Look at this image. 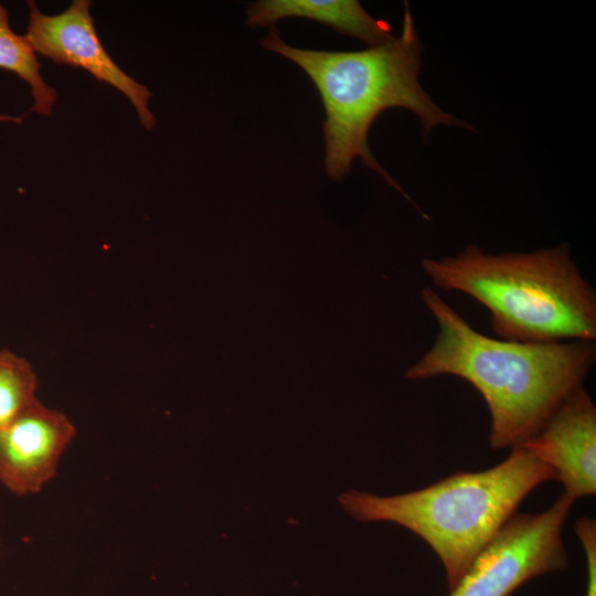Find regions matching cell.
Here are the masks:
<instances>
[{
    "label": "cell",
    "instance_id": "obj_1",
    "mask_svg": "<svg viewBox=\"0 0 596 596\" xmlns=\"http://www.w3.org/2000/svg\"><path fill=\"white\" fill-rule=\"evenodd\" d=\"M422 300L438 324L432 348L406 372L408 380L454 375L482 395L490 416L493 450L534 437L595 363V341L521 343L475 330L430 287Z\"/></svg>",
    "mask_w": 596,
    "mask_h": 596
},
{
    "label": "cell",
    "instance_id": "obj_2",
    "mask_svg": "<svg viewBox=\"0 0 596 596\" xmlns=\"http://www.w3.org/2000/svg\"><path fill=\"white\" fill-rule=\"evenodd\" d=\"M262 46L296 63L317 87L326 111L324 169L333 181H341L359 158L411 201L374 158L368 142L373 121L389 108L402 107L416 114L425 138L440 124L472 129L468 123L441 110L422 88V44L407 2L401 35L362 51L294 47L275 26H270Z\"/></svg>",
    "mask_w": 596,
    "mask_h": 596
},
{
    "label": "cell",
    "instance_id": "obj_3",
    "mask_svg": "<svg viewBox=\"0 0 596 596\" xmlns=\"http://www.w3.org/2000/svg\"><path fill=\"white\" fill-rule=\"evenodd\" d=\"M422 268L436 287L483 305L502 340H596L595 290L572 260L567 244L503 254L468 245L456 256L424 258Z\"/></svg>",
    "mask_w": 596,
    "mask_h": 596
},
{
    "label": "cell",
    "instance_id": "obj_4",
    "mask_svg": "<svg viewBox=\"0 0 596 596\" xmlns=\"http://www.w3.org/2000/svg\"><path fill=\"white\" fill-rule=\"evenodd\" d=\"M555 471L523 446L499 465L457 472L421 490L394 497L342 493L343 509L359 521H391L422 538L437 554L453 589L478 554L517 513L523 499Z\"/></svg>",
    "mask_w": 596,
    "mask_h": 596
},
{
    "label": "cell",
    "instance_id": "obj_5",
    "mask_svg": "<svg viewBox=\"0 0 596 596\" xmlns=\"http://www.w3.org/2000/svg\"><path fill=\"white\" fill-rule=\"evenodd\" d=\"M574 501L563 493L542 513H515L449 596H509L533 577L566 568L562 530Z\"/></svg>",
    "mask_w": 596,
    "mask_h": 596
},
{
    "label": "cell",
    "instance_id": "obj_6",
    "mask_svg": "<svg viewBox=\"0 0 596 596\" xmlns=\"http://www.w3.org/2000/svg\"><path fill=\"white\" fill-rule=\"evenodd\" d=\"M28 6L25 38L35 53L60 65L83 68L98 82L115 87L131 102L146 129L156 126L148 106L152 93L125 73L107 53L94 25L91 1L74 0L55 15L42 13L34 1H28Z\"/></svg>",
    "mask_w": 596,
    "mask_h": 596
},
{
    "label": "cell",
    "instance_id": "obj_7",
    "mask_svg": "<svg viewBox=\"0 0 596 596\" xmlns=\"http://www.w3.org/2000/svg\"><path fill=\"white\" fill-rule=\"evenodd\" d=\"M74 436L70 419L38 400L0 427V483L18 496L40 492Z\"/></svg>",
    "mask_w": 596,
    "mask_h": 596
},
{
    "label": "cell",
    "instance_id": "obj_8",
    "mask_svg": "<svg viewBox=\"0 0 596 596\" xmlns=\"http://www.w3.org/2000/svg\"><path fill=\"white\" fill-rule=\"evenodd\" d=\"M550 466L574 500L596 492V407L582 386L522 445Z\"/></svg>",
    "mask_w": 596,
    "mask_h": 596
},
{
    "label": "cell",
    "instance_id": "obj_9",
    "mask_svg": "<svg viewBox=\"0 0 596 596\" xmlns=\"http://www.w3.org/2000/svg\"><path fill=\"white\" fill-rule=\"evenodd\" d=\"M291 17L320 22L370 46L394 39L387 21L374 19L356 0H259L247 8L246 23L251 28L274 26Z\"/></svg>",
    "mask_w": 596,
    "mask_h": 596
},
{
    "label": "cell",
    "instance_id": "obj_10",
    "mask_svg": "<svg viewBox=\"0 0 596 596\" xmlns=\"http://www.w3.org/2000/svg\"><path fill=\"white\" fill-rule=\"evenodd\" d=\"M0 68L10 71L23 79L31 89V111L50 116L57 100L56 91L43 79L36 53L25 35L15 34L9 23V13L0 3Z\"/></svg>",
    "mask_w": 596,
    "mask_h": 596
},
{
    "label": "cell",
    "instance_id": "obj_11",
    "mask_svg": "<svg viewBox=\"0 0 596 596\" xmlns=\"http://www.w3.org/2000/svg\"><path fill=\"white\" fill-rule=\"evenodd\" d=\"M36 375L22 358L0 351V427L15 419L38 398Z\"/></svg>",
    "mask_w": 596,
    "mask_h": 596
},
{
    "label": "cell",
    "instance_id": "obj_12",
    "mask_svg": "<svg viewBox=\"0 0 596 596\" xmlns=\"http://www.w3.org/2000/svg\"><path fill=\"white\" fill-rule=\"evenodd\" d=\"M575 532L582 543L587 566L586 596H596V522L588 517L579 518Z\"/></svg>",
    "mask_w": 596,
    "mask_h": 596
}]
</instances>
